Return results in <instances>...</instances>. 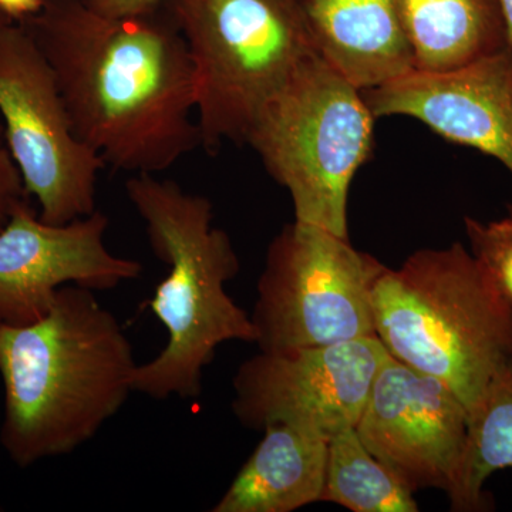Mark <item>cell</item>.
<instances>
[{"mask_svg": "<svg viewBox=\"0 0 512 512\" xmlns=\"http://www.w3.org/2000/svg\"><path fill=\"white\" fill-rule=\"evenodd\" d=\"M20 23L52 67L74 133L104 164L158 174L202 146L194 66L163 6L113 18L83 0H45Z\"/></svg>", "mask_w": 512, "mask_h": 512, "instance_id": "6da1fadb", "label": "cell"}, {"mask_svg": "<svg viewBox=\"0 0 512 512\" xmlns=\"http://www.w3.org/2000/svg\"><path fill=\"white\" fill-rule=\"evenodd\" d=\"M138 363L96 292L66 285L42 318L0 323V444L20 468L94 439L134 393Z\"/></svg>", "mask_w": 512, "mask_h": 512, "instance_id": "7a4b0ae2", "label": "cell"}, {"mask_svg": "<svg viewBox=\"0 0 512 512\" xmlns=\"http://www.w3.org/2000/svg\"><path fill=\"white\" fill-rule=\"evenodd\" d=\"M144 222L154 255L168 275L146 303L167 329V343L138 365L134 392L154 400L197 399L205 367L222 343L255 342L251 315L227 292L241 264L231 238L214 227L207 197L157 174H134L124 185Z\"/></svg>", "mask_w": 512, "mask_h": 512, "instance_id": "3957f363", "label": "cell"}, {"mask_svg": "<svg viewBox=\"0 0 512 512\" xmlns=\"http://www.w3.org/2000/svg\"><path fill=\"white\" fill-rule=\"evenodd\" d=\"M373 311L389 355L447 384L468 412L512 366V305L460 242L386 266Z\"/></svg>", "mask_w": 512, "mask_h": 512, "instance_id": "277c9868", "label": "cell"}, {"mask_svg": "<svg viewBox=\"0 0 512 512\" xmlns=\"http://www.w3.org/2000/svg\"><path fill=\"white\" fill-rule=\"evenodd\" d=\"M362 90L315 52L259 111L245 144L288 190L295 221L348 238L349 188L375 144Z\"/></svg>", "mask_w": 512, "mask_h": 512, "instance_id": "5b68a950", "label": "cell"}, {"mask_svg": "<svg viewBox=\"0 0 512 512\" xmlns=\"http://www.w3.org/2000/svg\"><path fill=\"white\" fill-rule=\"evenodd\" d=\"M163 8L194 66L202 146L245 144L266 101L315 52L301 2L164 0Z\"/></svg>", "mask_w": 512, "mask_h": 512, "instance_id": "8992f818", "label": "cell"}, {"mask_svg": "<svg viewBox=\"0 0 512 512\" xmlns=\"http://www.w3.org/2000/svg\"><path fill=\"white\" fill-rule=\"evenodd\" d=\"M382 262L349 237L293 221L269 244L251 319L259 350L377 338L373 292Z\"/></svg>", "mask_w": 512, "mask_h": 512, "instance_id": "52a82bcc", "label": "cell"}, {"mask_svg": "<svg viewBox=\"0 0 512 512\" xmlns=\"http://www.w3.org/2000/svg\"><path fill=\"white\" fill-rule=\"evenodd\" d=\"M0 117L39 217L67 224L93 214L104 161L74 133L55 74L29 30L0 18Z\"/></svg>", "mask_w": 512, "mask_h": 512, "instance_id": "ba28073f", "label": "cell"}, {"mask_svg": "<svg viewBox=\"0 0 512 512\" xmlns=\"http://www.w3.org/2000/svg\"><path fill=\"white\" fill-rule=\"evenodd\" d=\"M389 352L379 338L259 350L235 373L232 410L247 429L286 423L330 440L355 429Z\"/></svg>", "mask_w": 512, "mask_h": 512, "instance_id": "9c48e42d", "label": "cell"}, {"mask_svg": "<svg viewBox=\"0 0 512 512\" xmlns=\"http://www.w3.org/2000/svg\"><path fill=\"white\" fill-rule=\"evenodd\" d=\"M109 225L100 210L50 224L28 200L20 202L0 229V323L26 325L42 318L66 285L107 292L140 278V261L107 248Z\"/></svg>", "mask_w": 512, "mask_h": 512, "instance_id": "30bf717a", "label": "cell"}, {"mask_svg": "<svg viewBox=\"0 0 512 512\" xmlns=\"http://www.w3.org/2000/svg\"><path fill=\"white\" fill-rule=\"evenodd\" d=\"M468 410L447 384L387 357L355 430L412 493L451 488L466 444Z\"/></svg>", "mask_w": 512, "mask_h": 512, "instance_id": "8fae6325", "label": "cell"}, {"mask_svg": "<svg viewBox=\"0 0 512 512\" xmlns=\"http://www.w3.org/2000/svg\"><path fill=\"white\" fill-rule=\"evenodd\" d=\"M363 97L376 120H419L444 140L494 157L512 175L510 46L446 72L410 70Z\"/></svg>", "mask_w": 512, "mask_h": 512, "instance_id": "7c38bea8", "label": "cell"}, {"mask_svg": "<svg viewBox=\"0 0 512 512\" xmlns=\"http://www.w3.org/2000/svg\"><path fill=\"white\" fill-rule=\"evenodd\" d=\"M316 55L357 89L414 69L397 0H299Z\"/></svg>", "mask_w": 512, "mask_h": 512, "instance_id": "4fadbf2b", "label": "cell"}, {"mask_svg": "<svg viewBox=\"0 0 512 512\" xmlns=\"http://www.w3.org/2000/svg\"><path fill=\"white\" fill-rule=\"evenodd\" d=\"M262 431L264 439L212 512H291L322 500L329 441L286 423Z\"/></svg>", "mask_w": 512, "mask_h": 512, "instance_id": "5bb4252c", "label": "cell"}, {"mask_svg": "<svg viewBox=\"0 0 512 512\" xmlns=\"http://www.w3.org/2000/svg\"><path fill=\"white\" fill-rule=\"evenodd\" d=\"M414 69L446 72L508 46L497 0H397Z\"/></svg>", "mask_w": 512, "mask_h": 512, "instance_id": "9a60e30c", "label": "cell"}, {"mask_svg": "<svg viewBox=\"0 0 512 512\" xmlns=\"http://www.w3.org/2000/svg\"><path fill=\"white\" fill-rule=\"evenodd\" d=\"M508 467H512V366L494 377L468 412L466 444L447 493L451 510H487L485 481Z\"/></svg>", "mask_w": 512, "mask_h": 512, "instance_id": "2e32d148", "label": "cell"}, {"mask_svg": "<svg viewBox=\"0 0 512 512\" xmlns=\"http://www.w3.org/2000/svg\"><path fill=\"white\" fill-rule=\"evenodd\" d=\"M353 512H417L412 491L373 456L355 429L329 440L322 500Z\"/></svg>", "mask_w": 512, "mask_h": 512, "instance_id": "e0dca14e", "label": "cell"}, {"mask_svg": "<svg viewBox=\"0 0 512 512\" xmlns=\"http://www.w3.org/2000/svg\"><path fill=\"white\" fill-rule=\"evenodd\" d=\"M471 254L493 276L512 305V214L503 220L483 222L464 218Z\"/></svg>", "mask_w": 512, "mask_h": 512, "instance_id": "ac0fdd59", "label": "cell"}, {"mask_svg": "<svg viewBox=\"0 0 512 512\" xmlns=\"http://www.w3.org/2000/svg\"><path fill=\"white\" fill-rule=\"evenodd\" d=\"M28 197L22 175L10 154L0 123V229L5 227L20 202L28 200Z\"/></svg>", "mask_w": 512, "mask_h": 512, "instance_id": "d6986e66", "label": "cell"}, {"mask_svg": "<svg viewBox=\"0 0 512 512\" xmlns=\"http://www.w3.org/2000/svg\"><path fill=\"white\" fill-rule=\"evenodd\" d=\"M83 2L101 15L121 18V16L153 12L163 6L164 0H83Z\"/></svg>", "mask_w": 512, "mask_h": 512, "instance_id": "ffe728a7", "label": "cell"}, {"mask_svg": "<svg viewBox=\"0 0 512 512\" xmlns=\"http://www.w3.org/2000/svg\"><path fill=\"white\" fill-rule=\"evenodd\" d=\"M45 0H0V15L3 18L23 22L42 10Z\"/></svg>", "mask_w": 512, "mask_h": 512, "instance_id": "44dd1931", "label": "cell"}, {"mask_svg": "<svg viewBox=\"0 0 512 512\" xmlns=\"http://www.w3.org/2000/svg\"><path fill=\"white\" fill-rule=\"evenodd\" d=\"M501 16H503L505 32H507L508 46L512 50V0H497Z\"/></svg>", "mask_w": 512, "mask_h": 512, "instance_id": "7402d4cb", "label": "cell"}, {"mask_svg": "<svg viewBox=\"0 0 512 512\" xmlns=\"http://www.w3.org/2000/svg\"><path fill=\"white\" fill-rule=\"evenodd\" d=\"M0 18H2V15H0Z\"/></svg>", "mask_w": 512, "mask_h": 512, "instance_id": "603a6c76", "label": "cell"}]
</instances>
